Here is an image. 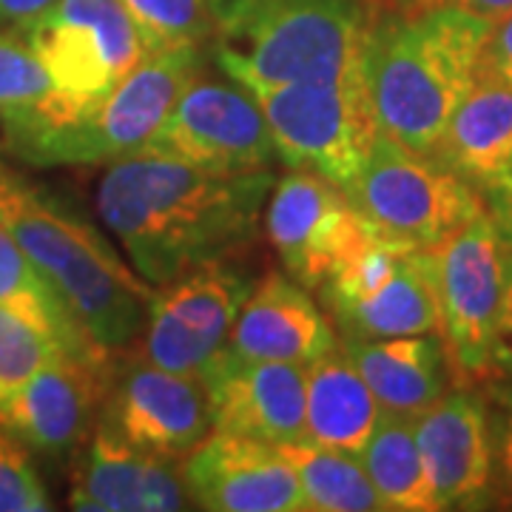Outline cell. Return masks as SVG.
<instances>
[{"mask_svg": "<svg viewBox=\"0 0 512 512\" xmlns=\"http://www.w3.org/2000/svg\"><path fill=\"white\" fill-rule=\"evenodd\" d=\"M274 183L271 168L217 174L143 146L111 160L94 200L128 265L163 288L248 248L259 237Z\"/></svg>", "mask_w": 512, "mask_h": 512, "instance_id": "6da1fadb", "label": "cell"}, {"mask_svg": "<svg viewBox=\"0 0 512 512\" xmlns=\"http://www.w3.org/2000/svg\"><path fill=\"white\" fill-rule=\"evenodd\" d=\"M0 228L55 285L94 342L109 353L143 333L148 285L69 197L37 183L0 154Z\"/></svg>", "mask_w": 512, "mask_h": 512, "instance_id": "7a4b0ae2", "label": "cell"}, {"mask_svg": "<svg viewBox=\"0 0 512 512\" xmlns=\"http://www.w3.org/2000/svg\"><path fill=\"white\" fill-rule=\"evenodd\" d=\"M493 20L458 9L416 18L379 12L362 49V77L384 137L433 154L461 97L481 74Z\"/></svg>", "mask_w": 512, "mask_h": 512, "instance_id": "3957f363", "label": "cell"}, {"mask_svg": "<svg viewBox=\"0 0 512 512\" xmlns=\"http://www.w3.org/2000/svg\"><path fill=\"white\" fill-rule=\"evenodd\" d=\"M211 57L248 92L362 72L370 0H211Z\"/></svg>", "mask_w": 512, "mask_h": 512, "instance_id": "277c9868", "label": "cell"}, {"mask_svg": "<svg viewBox=\"0 0 512 512\" xmlns=\"http://www.w3.org/2000/svg\"><path fill=\"white\" fill-rule=\"evenodd\" d=\"M205 66V46L140 60L97 106L69 123L0 131L3 151L35 168L103 165L143 148Z\"/></svg>", "mask_w": 512, "mask_h": 512, "instance_id": "5b68a950", "label": "cell"}, {"mask_svg": "<svg viewBox=\"0 0 512 512\" xmlns=\"http://www.w3.org/2000/svg\"><path fill=\"white\" fill-rule=\"evenodd\" d=\"M342 339L439 333L433 251L376 231L319 288Z\"/></svg>", "mask_w": 512, "mask_h": 512, "instance_id": "8992f818", "label": "cell"}, {"mask_svg": "<svg viewBox=\"0 0 512 512\" xmlns=\"http://www.w3.org/2000/svg\"><path fill=\"white\" fill-rule=\"evenodd\" d=\"M251 94L268 120L279 163L313 171L339 188L362 171L382 134L362 72L319 83L268 86Z\"/></svg>", "mask_w": 512, "mask_h": 512, "instance_id": "52a82bcc", "label": "cell"}, {"mask_svg": "<svg viewBox=\"0 0 512 512\" xmlns=\"http://www.w3.org/2000/svg\"><path fill=\"white\" fill-rule=\"evenodd\" d=\"M348 200L387 237L433 248L484 214L476 185L430 154H416L379 134L362 171L345 188Z\"/></svg>", "mask_w": 512, "mask_h": 512, "instance_id": "ba28073f", "label": "cell"}, {"mask_svg": "<svg viewBox=\"0 0 512 512\" xmlns=\"http://www.w3.org/2000/svg\"><path fill=\"white\" fill-rule=\"evenodd\" d=\"M20 32L55 83L57 117L43 126L80 117L146 60L140 35L120 0H60Z\"/></svg>", "mask_w": 512, "mask_h": 512, "instance_id": "9c48e42d", "label": "cell"}, {"mask_svg": "<svg viewBox=\"0 0 512 512\" xmlns=\"http://www.w3.org/2000/svg\"><path fill=\"white\" fill-rule=\"evenodd\" d=\"M439 336L461 387L490 382V342L507 276V245L493 220L478 214L433 245Z\"/></svg>", "mask_w": 512, "mask_h": 512, "instance_id": "30bf717a", "label": "cell"}, {"mask_svg": "<svg viewBox=\"0 0 512 512\" xmlns=\"http://www.w3.org/2000/svg\"><path fill=\"white\" fill-rule=\"evenodd\" d=\"M146 148L217 174L262 171L279 160L256 97L228 74L200 72L188 80Z\"/></svg>", "mask_w": 512, "mask_h": 512, "instance_id": "8fae6325", "label": "cell"}, {"mask_svg": "<svg viewBox=\"0 0 512 512\" xmlns=\"http://www.w3.org/2000/svg\"><path fill=\"white\" fill-rule=\"evenodd\" d=\"M254 285L251 268L237 256H225L154 288L137 350L165 370L200 376L202 367L228 345L239 308Z\"/></svg>", "mask_w": 512, "mask_h": 512, "instance_id": "7c38bea8", "label": "cell"}, {"mask_svg": "<svg viewBox=\"0 0 512 512\" xmlns=\"http://www.w3.org/2000/svg\"><path fill=\"white\" fill-rule=\"evenodd\" d=\"M262 228L282 268L308 291H319L379 231L339 185L302 168L276 177Z\"/></svg>", "mask_w": 512, "mask_h": 512, "instance_id": "4fadbf2b", "label": "cell"}, {"mask_svg": "<svg viewBox=\"0 0 512 512\" xmlns=\"http://www.w3.org/2000/svg\"><path fill=\"white\" fill-rule=\"evenodd\" d=\"M111 359L60 350L0 404V427L46 464H72L100 421Z\"/></svg>", "mask_w": 512, "mask_h": 512, "instance_id": "5bb4252c", "label": "cell"}, {"mask_svg": "<svg viewBox=\"0 0 512 512\" xmlns=\"http://www.w3.org/2000/svg\"><path fill=\"white\" fill-rule=\"evenodd\" d=\"M100 421L128 444L171 458H185L214 430L200 376L165 370L131 345L111 359Z\"/></svg>", "mask_w": 512, "mask_h": 512, "instance_id": "9a60e30c", "label": "cell"}, {"mask_svg": "<svg viewBox=\"0 0 512 512\" xmlns=\"http://www.w3.org/2000/svg\"><path fill=\"white\" fill-rule=\"evenodd\" d=\"M308 367L239 356L228 345L200 370L214 430L265 444L305 439Z\"/></svg>", "mask_w": 512, "mask_h": 512, "instance_id": "2e32d148", "label": "cell"}, {"mask_svg": "<svg viewBox=\"0 0 512 512\" xmlns=\"http://www.w3.org/2000/svg\"><path fill=\"white\" fill-rule=\"evenodd\" d=\"M191 504L211 512H299L302 490L282 447L214 430L185 453Z\"/></svg>", "mask_w": 512, "mask_h": 512, "instance_id": "e0dca14e", "label": "cell"}, {"mask_svg": "<svg viewBox=\"0 0 512 512\" xmlns=\"http://www.w3.org/2000/svg\"><path fill=\"white\" fill-rule=\"evenodd\" d=\"M69 507L80 512H180L194 507L183 458L157 456L128 444L97 421L72 458Z\"/></svg>", "mask_w": 512, "mask_h": 512, "instance_id": "ac0fdd59", "label": "cell"}, {"mask_svg": "<svg viewBox=\"0 0 512 512\" xmlns=\"http://www.w3.org/2000/svg\"><path fill=\"white\" fill-rule=\"evenodd\" d=\"M416 444L436 510L493 504V413L473 390H447L416 416Z\"/></svg>", "mask_w": 512, "mask_h": 512, "instance_id": "d6986e66", "label": "cell"}, {"mask_svg": "<svg viewBox=\"0 0 512 512\" xmlns=\"http://www.w3.org/2000/svg\"><path fill=\"white\" fill-rule=\"evenodd\" d=\"M339 336L325 311L293 276L271 271L242 302L228 350L248 359L311 365L336 348Z\"/></svg>", "mask_w": 512, "mask_h": 512, "instance_id": "ffe728a7", "label": "cell"}, {"mask_svg": "<svg viewBox=\"0 0 512 512\" xmlns=\"http://www.w3.org/2000/svg\"><path fill=\"white\" fill-rule=\"evenodd\" d=\"M353 367L387 413L416 419L450 390L453 367L439 333L393 339H342Z\"/></svg>", "mask_w": 512, "mask_h": 512, "instance_id": "44dd1931", "label": "cell"}, {"mask_svg": "<svg viewBox=\"0 0 512 512\" xmlns=\"http://www.w3.org/2000/svg\"><path fill=\"white\" fill-rule=\"evenodd\" d=\"M461 180L484 191L512 171V86L484 72L461 97L433 154Z\"/></svg>", "mask_w": 512, "mask_h": 512, "instance_id": "7402d4cb", "label": "cell"}, {"mask_svg": "<svg viewBox=\"0 0 512 512\" xmlns=\"http://www.w3.org/2000/svg\"><path fill=\"white\" fill-rule=\"evenodd\" d=\"M382 404L370 393L348 353L336 348L308 365L305 376V439L322 447L359 456L373 427L382 419Z\"/></svg>", "mask_w": 512, "mask_h": 512, "instance_id": "603a6c76", "label": "cell"}, {"mask_svg": "<svg viewBox=\"0 0 512 512\" xmlns=\"http://www.w3.org/2000/svg\"><path fill=\"white\" fill-rule=\"evenodd\" d=\"M359 458L373 490L379 493L382 510L436 512L416 444V419L384 410Z\"/></svg>", "mask_w": 512, "mask_h": 512, "instance_id": "cb8c5ba5", "label": "cell"}, {"mask_svg": "<svg viewBox=\"0 0 512 512\" xmlns=\"http://www.w3.org/2000/svg\"><path fill=\"white\" fill-rule=\"evenodd\" d=\"M0 305L32 316L35 322L46 325L63 342V348L83 356H103V350L83 322L74 316L69 302L60 296L55 285L40 274L35 262L23 254L9 231L0 228Z\"/></svg>", "mask_w": 512, "mask_h": 512, "instance_id": "d4e9b609", "label": "cell"}, {"mask_svg": "<svg viewBox=\"0 0 512 512\" xmlns=\"http://www.w3.org/2000/svg\"><path fill=\"white\" fill-rule=\"evenodd\" d=\"M282 453L296 470L302 510L308 512H373L382 510L362 458L302 439L282 444Z\"/></svg>", "mask_w": 512, "mask_h": 512, "instance_id": "484cf974", "label": "cell"}, {"mask_svg": "<svg viewBox=\"0 0 512 512\" xmlns=\"http://www.w3.org/2000/svg\"><path fill=\"white\" fill-rule=\"evenodd\" d=\"M57 117V92L20 29H0V128L43 126Z\"/></svg>", "mask_w": 512, "mask_h": 512, "instance_id": "4316f807", "label": "cell"}, {"mask_svg": "<svg viewBox=\"0 0 512 512\" xmlns=\"http://www.w3.org/2000/svg\"><path fill=\"white\" fill-rule=\"evenodd\" d=\"M146 57L208 46L214 35L211 0H120Z\"/></svg>", "mask_w": 512, "mask_h": 512, "instance_id": "83f0119b", "label": "cell"}, {"mask_svg": "<svg viewBox=\"0 0 512 512\" xmlns=\"http://www.w3.org/2000/svg\"><path fill=\"white\" fill-rule=\"evenodd\" d=\"M63 342L32 316L0 305V404L35 376Z\"/></svg>", "mask_w": 512, "mask_h": 512, "instance_id": "f1b7e54d", "label": "cell"}, {"mask_svg": "<svg viewBox=\"0 0 512 512\" xmlns=\"http://www.w3.org/2000/svg\"><path fill=\"white\" fill-rule=\"evenodd\" d=\"M49 510H55V501L37 473L32 453L0 427V512Z\"/></svg>", "mask_w": 512, "mask_h": 512, "instance_id": "f546056e", "label": "cell"}, {"mask_svg": "<svg viewBox=\"0 0 512 512\" xmlns=\"http://www.w3.org/2000/svg\"><path fill=\"white\" fill-rule=\"evenodd\" d=\"M370 3H373V15L390 12L402 18H416V15L439 12V9H458L476 18L498 20L512 9V0H370Z\"/></svg>", "mask_w": 512, "mask_h": 512, "instance_id": "4dcf8cb0", "label": "cell"}, {"mask_svg": "<svg viewBox=\"0 0 512 512\" xmlns=\"http://www.w3.org/2000/svg\"><path fill=\"white\" fill-rule=\"evenodd\" d=\"M512 382V251L507 248V276L504 293L495 316L493 342H490V382Z\"/></svg>", "mask_w": 512, "mask_h": 512, "instance_id": "1f68e13d", "label": "cell"}, {"mask_svg": "<svg viewBox=\"0 0 512 512\" xmlns=\"http://www.w3.org/2000/svg\"><path fill=\"white\" fill-rule=\"evenodd\" d=\"M493 416V504L512 507V404Z\"/></svg>", "mask_w": 512, "mask_h": 512, "instance_id": "d6a6232c", "label": "cell"}, {"mask_svg": "<svg viewBox=\"0 0 512 512\" xmlns=\"http://www.w3.org/2000/svg\"><path fill=\"white\" fill-rule=\"evenodd\" d=\"M484 72L501 77L504 83L512 86V9L507 15L493 20L490 37L484 43V57H481Z\"/></svg>", "mask_w": 512, "mask_h": 512, "instance_id": "836d02e7", "label": "cell"}, {"mask_svg": "<svg viewBox=\"0 0 512 512\" xmlns=\"http://www.w3.org/2000/svg\"><path fill=\"white\" fill-rule=\"evenodd\" d=\"M481 197H484V211L493 220L498 237L512 251V171L498 177L493 185H487Z\"/></svg>", "mask_w": 512, "mask_h": 512, "instance_id": "e575fe53", "label": "cell"}, {"mask_svg": "<svg viewBox=\"0 0 512 512\" xmlns=\"http://www.w3.org/2000/svg\"><path fill=\"white\" fill-rule=\"evenodd\" d=\"M60 0H0V29H26Z\"/></svg>", "mask_w": 512, "mask_h": 512, "instance_id": "d590c367", "label": "cell"}, {"mask_svg": "<svg viewBox=\"0 0 512 512\" xmlns=\"http://www.w3.org/2000/svg\"><path fill=\"white\" fill-rule=\"evenodd\" d=\"M495 396H498V402H507L512 404V382L501 384L498 390H495Z\"/></svg>", "mask_w": 512, "mask_h": 512, "instance_id": "8d00e7d4", "label": "cell"}]
</instances>
